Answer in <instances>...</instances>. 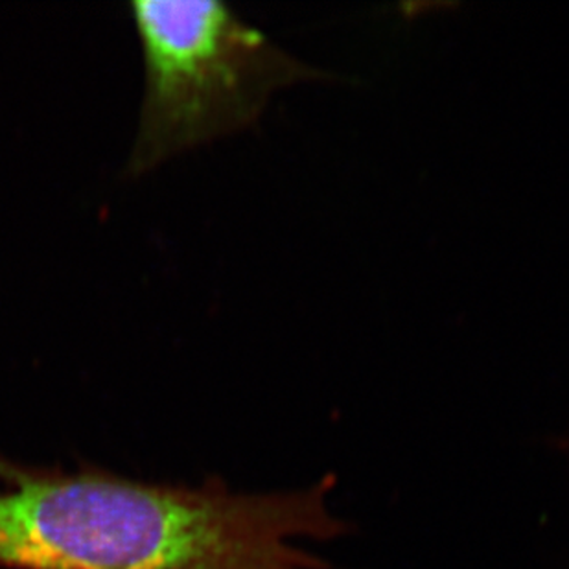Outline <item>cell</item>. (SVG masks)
<instances>
[{
    "mask_svg": "<svg viewBox=\"0 0 569 569\" xmlns=\"http://www.w3.org/2000/svg\"><path fill=\"white\" fill-rule=\"evenodd\" d=\"M333 487L328 473L308 489L240 495L216 478L144 483L0 456V568L333 569L291 543L352 532L328 507Z\"/></svg>",
    "mask_w": 569,
    "mask_h": 569,
    "instance_id": "obj_1",
    "label": "cell"
},
{
    "mask_svg": "<svg viewBox=\"0 0 569 569\" xmlns=\"http://www.w3.org/2000/svg\"><path fill=\"white\" fill-rule=\"evenodd\" d=\"M144 63L126 178L257 122L274 92L319 78L216 0H134Z\"/></svg>",
    "mask_w": 569,
    "mask_h": 569,
    "instance_id": "obj_2",
    "label": "cell"
}]
</instances>
